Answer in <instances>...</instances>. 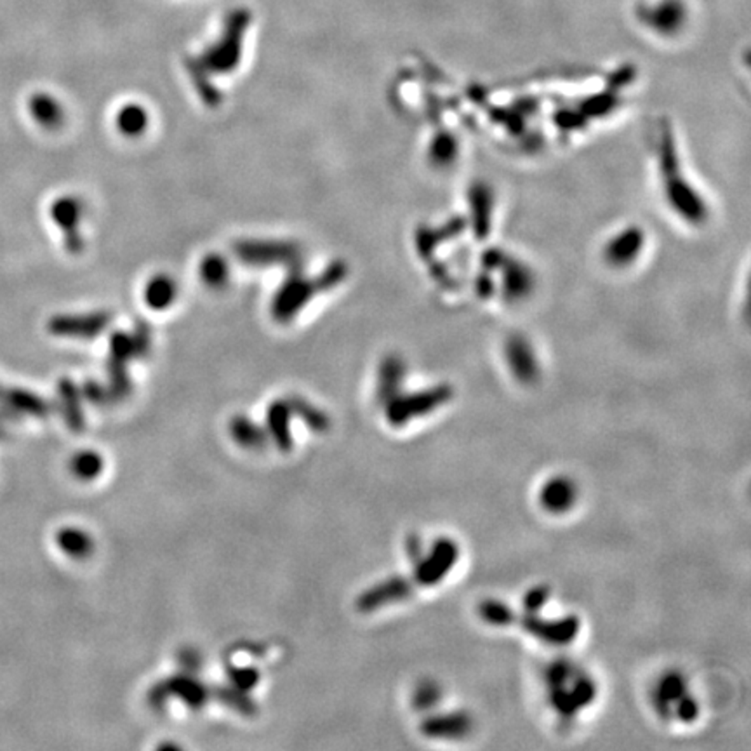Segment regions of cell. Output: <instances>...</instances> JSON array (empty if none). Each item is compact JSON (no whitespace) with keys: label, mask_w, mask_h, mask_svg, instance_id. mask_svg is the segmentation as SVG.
Masks as SVG:
<instances>
[{"label":"cell","mask_w":751,"mask_h":751,"mask_svg":"<svg viewBox=\"0 0 751 751\" xmlns=\"http://www.w3.org/2000/svg\"><path fill=\"white\" fill-rule=\"evenodd\" d=\"M564 680L558 677V673L553 670L550 675V694L553 706L564 714H572L579 712L581 706H587L588 703L595 696V685L589 678L585 675H576L570 670H562Z\"/></svg>","instance_id":"cell-1"},{"label":"cell","mask_w":751,"mask_h":751,"mask_svg":"<svg viewBox=\"0 0 751 751\" xmlns=\"http://www.w3.org/2000/svg\"><path fill=\"white\" fill-rule=\"evenodd\" d=\"M576 495H578V489H576L574 482L568 480V478H564V476H558V478H553L545 485V489L541 493V503L547 510L562 514L574 505Z\"/></svg>","instance_id":"cell-2"},{"label":"cell","mask_w":751,"mask_h":751,"mask_svg":"<svg viewBox=\"0 0 751 751\" xmlns=\"http://www.w3.org/2000/svg\"><path fill=\"white\" fill-rule=\"evenodd\" d=\"M30 110L44 128H57L63 120V111L49 94H34L30 99Z\"/></svg>","instance_id":"cell-3"},{"label":"cell","mask_w":751,"mask_h":751,"mask_svg":"<svg viewBox=\"0 0 751 751\" xmlns=\"http://www.w3.org/2000/svg\"><path fill=\"white\" fill-rule=\"evenodd\" d=\"M685 683L683 678L678 675H668L661 680L660 689H658V708L660 712H666V708L672 703H680L682 697H685Z\"/></svg>","instance_id":"cell-4"},{"label":"cell","mask_w":751,"mask_h":751,"mask_svg":"<svg viewBox=\"0 0 751 751\" xmlns=\"http://www.w3.org/2000/svg\"><path fill=\"white\" fill-rule=\"evenodd\" d=\"M470 729V720L468 716L463 714H447V716H440L437 720H433L430 724V731L428 733L433 735H451V734L466 733Z\"/></svg>","instance_id":"cell-5"},{"label":"cell","mask_w":751,"mask_h":751,"mask_svg":"<svg viewBox=\"0 0 751 751\" xmlns=\"http://www.w3.org/2000/svg\"><path fill=\"white\" fill-rule=\"evenodd\" d=\"M172 293H174V291H172V286H171L169 280H155V282H151L150 287H148V299H150V303H151L153 307L161 308L162 305L171 301Z\"/></svg>","instance_id":"cell-6"},{"label":"cell","mask_w":751,"mask_h":751,"mask_svg":"<svg viewBox=\"0 0 751 751\" xmlns=\"http://www.w3.org/2000/svg\"><path fill=\"white\" fill-rule=\"evenodd\" d=\"M53 216H55V220L57 221L61 226L68 228L70 224H74L75 218H77V205H75V202L68 201V199L56 202L55 207H53Z\"/></svg>","instance_id":"cell-7"},{"label":"cell","mask_w":751,"mask_h":751,"mask_svg":"<svg viewBox=\"0 0 751 751\" xmlns=\"http://www.w3.org/2000/svg\"><path fill=\"white\" fill-rule=\"evenodd\" d=\"M145 126V113L141 109L130 107L120 115V128L126 132H138Z\"/></svg>","instance_id":"cell-8"},{"label":"cell","mask_w":751,"mask_h":751,"mask_svg":"<svg viewBox=\"0 0 751 751\" xmlns=\"http://www.w3.org/2000/svg\"><path fill=\"white\" fill-rule=\"evenodd\" d=\"M547 600H548V589L545 587L534 588V589H531V591L527 593L526 605L529 607V610H531V612H534L536 609H539L541 605H545Z\"/></svg>","instance_id":"cell-9"},{"label":"cell","mask_w":751,"mask_h":751,"mask_svg":"<svg viewBox=\"0 0 751 751\" xmlns=\"http://www.w3.org/2000/svg\"><path fill=\"white\" fill-rule=\"evenodd\" d=\"M0 437H2V426H0Z\"/></svg>","instance_id":"cell-10"}]
</instances>
